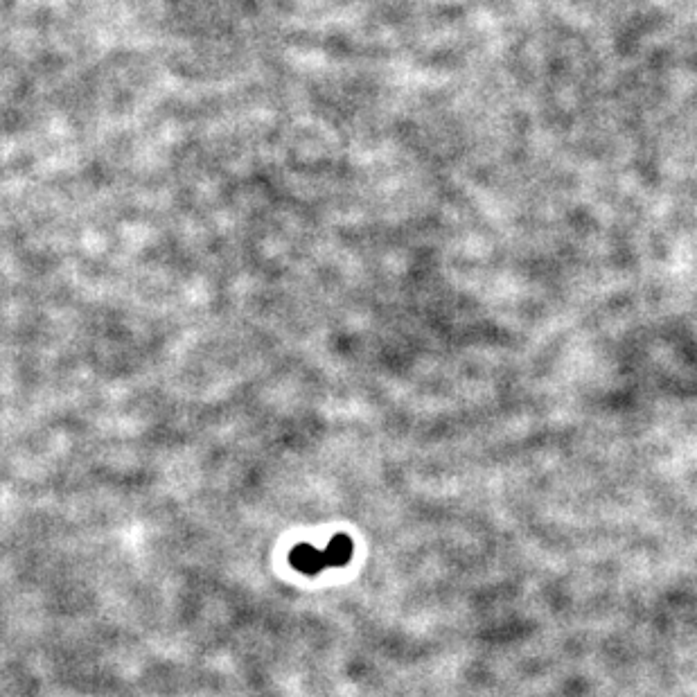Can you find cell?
I'll return each mask as SVG.
<instances>
[{
  "mask_svg": "<svg viewBox=\"0 0 697 697\" xmlns=\"http://www.w3.org/2000/svg\"><path fill=\"white\" fill-rule=\"evenodd\" d=\"M291 567L296 571L305 573V576H316L323 569H328V562H325V553L314 549L312 544H298L294 551L289 555Z\"/></svg>",
  "mask_w": 697,
  "mask_h": 697,
  "instance_id": "6da1fadb",
  "label": "cell"
},
{
  "mask_svg": "<svg viewBox=\"0 0 697 697\" xmlns=\"http://www.w3.org/2000/svg\"><path fill=\"white\" fill-rule=\"evenodd\" d=\"M325 562L328 567H346L352 555V542L348 535H334L330 544L325 546Z\"/></svg>",
  "mask_w": 697,
  "mask_h": 697,
  "instance_id": "7a4b0ae2",
  "label": "cell"
}]
</instances>
